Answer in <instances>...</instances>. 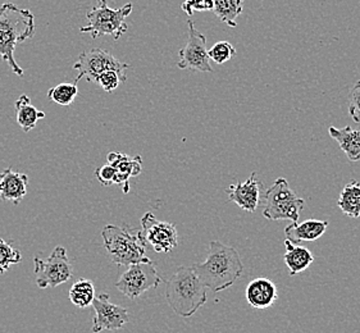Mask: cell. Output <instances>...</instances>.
Returning <instances> with one entry per match:
<instances>
[{
	"instance_id": "6",
	"label": "cell",
	"mask_w": 360,
	"mask_h": 333,
	"mask_svg": "<svg viewBox=\"0 0 360 333\" xmlns=\"http://www.w3.org/2000/svg\"><path fill=\"white\" fill-rule=\"evenodd\" d=\"M132 4L127 3L120 9H113L108 6L107 0H98V6H95L90 12H87V26L79 29L82 34H90L93 39L101 37H112L118 40L127 32L126 17L132 12Z\"/></svg>"
},
{
	"instance_id": "7",
	"label": "cell",
	"mask_w": 360,
	"mask_h": 333,
	"mask_svg": "<svg viewBox=\"0 0 360 333\" xmlns=\"http://www.w3.org/2000/svg\"><path fill=\"white\" fill-rule=\"evenodd\" d=\"M129 68L130 65L118 60L112 53L101 48H94L81 53L77 62L73 65V70L79 71L77 77L75 79V84H77L84 77H86L87 81L95 82L99 74L108 71L118 73L123 80H126V72Z\"/></svg>"
},
{
	"instance_id": "11",
	"label": "cell",
	"mask_w": 360,
	"mask_h": 333,
	"mask_svg": "<svg viewBox=\"0 0 360 333\" xmlns=\"http://www.w3.org/2000/svg\"><path fill=\"white\" fill-rule=\"evenodd\" d=\"M141 232L146 244L155 253H169L179 245V232L174 225L158 221L153 213H146L141 218Z\"/></svg>"
},
{
	"instance_id": "16",
	"label": "cell",
	"mask_w": 360,
	"mask_h": 333,
	"mask_svg": "<svg viewBox=\"0 0 360 333\" xmlns=\"http://www.w3.org/2000/svg\"><path fill=\"white\" fill-rule=\"evenodd\" d=\"M29 177L27 174L13 172L12 168H7L0 174V197L4 202L20 204L27 194Z\"/></svg>"
},
{
	"instance_id": "19",
	"label": "cell",
	"mask_w": 360,
	"mask_h": 333,
	"mask_svg": "<svg viewBox=\"0 0 360 333\" xmlns=\"http://www.w3.org/2000/svg\"><path fill=\"white\" fill-rule=\"evenodd\" d=\"M285 247L286 253L283 255V261L290 269V275H299L313 264L314 256L310 253L309 249L302 245H295L288 240H285Z\"/></svg>"
},
{
	"instance_id": "31",
	"label": "cell",
	"mask_w": 360,
	"mask_h": 333,
	"mask_svg": "<svg viewBox=\"0 0 360 333\" xmlns=\"http://www.w3.org/2000/svg\"><path fill=\"white\" fill-rule=\"evenodd\" d=\"M243 1H244V0H243Z\"/></svg>"
},
{
	"instance_id": "2",
	"label": "cell",
	"mask_w": 360,
	"mask_h": 333,
	"mask_svg": "<svg viewBox=\"0 0 360 333\" xmlns=\"http://www.w3.org/2000/svg\"><path fill=\"white\" fill-rule=\"evenodd\" d=\"M34 35L35 17L29 9L17 7L13 3H4L0 6V57L20 77L25 72L15 62V46Z\"/></svg>"
},
{
	"instance_id": "18",
	"label": "cell",
	"mask_w": 360,
	"mask_h": 333,
	"mask_svg": "<svg viewBox=\"0 0 360 333\" xmlns=\"http://www.w3.org/2000/svg\"><path fill=\"white\" fill-rule=\"evenodd\" d=\"M331 138L339 144L340 149L345 152L350 162L360 160V130H354L346 126L344 129H336L331 126L328 129Z\"/></svg>"
},
{
	"instance_id": "13",
	"label": "cell",
	"mask_w": 360,
	"mask_h": 333,
	"mask_svg": "<svg viewBox=\"0 0 360 333\" xmlns=\"http://www.w3.org/2000/svg\"><path fill=\"white\" fill-rule=\"evenodd\" d=\"M262 190V182L258 180L257 174L252 172L245 182H236L231 185L227 188V194L230 202L238 205L241 209L252 213L259 207L260 197L263 195Z\"/></svg>"
},
{
	"instance_id": "23",
	"label": "cell",
	"mask_w": 360,
	"mask_h": 333,
	"mask_svg": "<svg viewBox=\"0 0 360 333\" xmlns=\"http://www.w3.org/2000/svg\"><path fill=\"white\" fill-rule=\"evenodd\" d=\"M243 0H213L214 15L229 25L230 27H236V18L243 13Z\"/></svg>"
},
{
	"instance_id": "27",
	"label": "cell",
	"mask_w": 360,
	"mask_h": 333,
	"mask_svg": "<svg viewBox=\"0 0 360 333\" xmlns=\"http://www.w3.org/2000/svg\"><path fill=\"white\" fill-rule=\"evenodd\" d=\"M124 81L126 80H123L122 77H121L118 73L113 72V71H108V72L99 74V76L96 77V80H95V84H98L104 91L113 93Z\"/></svg>"
},
{
	"instance_id": "10",
	"label": "cell",
	"mask_w": 360,
	"mask_h": 333,
	"mask_svg": "<svg viewBox=\"0 0 360 333\" xmlns=\"http://www.w3.org/2000/svg\"><path fill=\"white\" fill-rule=\"evenodd\" d=\"M188 43L179 51V68L199 72H213L207 49V37L196 30L191 20H188Z\"/></svg>"
},
{
	"instance_id": "26",
	"label": "cell",
	"mask_w": 360,
	"mask_h": 333,
	"mask_svg": "<svg viewBox=\"0 0 360 333\" xmlns=\"http://www.w3.org/2000/svg\"><path fill=\"white\" fill-rule=\"evenodd\" d=\"M208 56L217 65H224L236 56V49L229 41H219L209 49Z\"/></svg>"
},
{
	"instance_id": "21",
	"label": "cell",
	"mask_w": 360,
	"mask_h": 333,
	"mask_svg": "<svg viewBox=\"0 0 360 333\" xmlns=\"http://www.w3.org/2000/svg\"><path fill=\"white\" fill-rule=\"evenodd\" d=\"M338 207L341 211L352 218H360V182H349L341 190L338 200Z\"/></svg>"
},
{
	"instance_id": "1",
	"label": "cell",
	"mask_w": 360,
	"mask_h": 333,
	"mask_svg": "<svg viewBox=\"0 0 360 333\" xmlns=\"http://www.w3.org/2000/svg\"><path fill=\"white\" fill-rule=\"evenodd\" d=\"M191 268L207 289L219 292L238 281L244 272V264L236 249L219 241H210L205 261L194 264Z\"/></svg>"
},
{
	"instance_id": "9",
	"label": "cell",
	"mask_w": 360,
	"mask_h": 333,
	"mask_svg": "<svg viewBox=\"0 0 360 333\" xmlns=\"http://www.w3.org/2000/svg\"><path fill=\"white\" fill-rule=\"evenodd\" d=\"M34 272L37 287H57L72 278V263L68 259L65 247H57L45 261L37 256L34 258Z\"/></svg>"
},
{
	"instance_id": "5",
	"label": "cell",
	"mask_w": 360,
	"mask_h": 333,
	"mask_svg": "<svg viewBox=\"0 0 360 333\" xmlns=\"http://www.w3.org/2000/svg\"><path fill=\"white\" fill-rule=\"evenodd\" d=\"M305 202L290 188L286 178L280 177L263 192V216L268 221L297 222Z\"/></svg>"
},
{
	"instance_id": "8",
	"label": "cell",
	"mask_w": 360,
	"mask_h": 333,
	"mask_svg": "<svg viewBox=\"0 0 360 333\" xmlns=\"http://www.w3.org/2000/svg\"><path fill=\"white\" fill-rule=\"evenodd\" d=\"M163 278L159 275L154 263L149 258L144 261L129 266V269L123 272L115 287L129 299L141 296L146 291L157 289Z\"/></svg>"
},
{
	"instance_id": "12",
	"label": "cell",
	"mask_w": 360,
	"mask_h": 333,
	"mask_svg": "<svg viewBox=\"0 0 360 333\" xmlns=\"http://www.w3.org/2000/svg\"><path fill=\"white\" fill-rule=\"evenodd\" d=\"M94 308V319H93V333H101V331H118L126 326L130 320L129 311L123 306L110 303L108 294H101L95 296L93 301Z\"/></svg>"
},
{
	"instance_id": "28",
	"label": "cell",
	"mask_w": 360,
	"mask_h": 333,
	"mask_svg": "<svg viewBox=\"0 0 360 333\" xmlns=\"http://www.w3.org/2000/svg\"><path fill=\"white\" fill-rule=\"evenodd\" d=\"M349 115L354 122L360 124V81L354 85L349 94Z\"/></svg>"
},
{
	"instance_id": "14",
	"label": "cell",
	"mask_w": 360,
	"mask_h": 333,
	"mask_svg": "<svg viewBox=\"0 0 360 333\" xmlns=\"http://www.w3.org/2000/svg\"><path fill=\"white\" fill-rule=\"evenodd\" d=\"M108 164L113 166L115 171V185L122 186L123 192L127 194L130 191V178L136 177L141 174L143 159L140 155L131 158L122 152H109L107 155Z\"/></svg>"
},
{
	"instance_id": "17",
	"label": "cell",
	"mask_w": 360,
	"mask_h": 333,
	"mask_svg": "<svg viewBox=\"0 0 360 333\" xmlns=\"http://www.w3.org/2000/svg\"><path fill=\"white\" fill-rule=\"evenodd\" d=\"M328 227V221L319 219H308L303 223L292 222L285 228L286 240L295 245H300L308 241H316L322 237Z\"/></svg>"
},
{
	"instance_id": "4",
	"label": "cell",
	"mask_w": 360,
	"mask_h": 333,
	"mask_svg": "<svg viewBox=\"0 0 360 333\" xmlns=\"http://www.w3.org/2000/svg\"><path fill=\"white\" fill-rule=\"evenodd\" d=\"M104 247L115 266H132L146 258V241L141 230L108 225L101 231Z\"/></svg>"
},
{
	"instance_id": "3",
	"label": "cell",
	"mask_w": 360,
	"mask_h": 333,
	"mask_svg": "<svg viewBox=\"0 0 360 333\" xmlns=\"http://www.w3.org/2000/svg\"><path fill=\"white\" fill-rule=\"evenodd\" d=\"M166 299L173 312L188 318L207 303V287L191 267H180L166 282Z\"/></svg>"
},
{
	"instance_id": "15",
	"label": "cell",
	"mask_w": 360,
	"mask_h": 333,
	"mask_svg": "<svg viewBox=\"0 0 360 333\" xmlns=\"http://www.w3.org/2000/svg\"><path fill=\"white\" fill-rule=\"evenodd\" d=\"M248 304L254 309H266L277 301L278 292L274 282L266 277H259L252 280L245 290Z\"/></svg>"
},
{
	"instance_id": "30",
	"label": "cell",
	"mask_w": 360,
	"mask_h": 333,
	"mask_svg": "<svg viewBox=\"0 0 360 333\" xmlns=\"http://www.w3.org/2000/svg\"><path fill=\"white\" fill-rule=\"evenodd\" d=\"M95 177L98 178V181L101 182L103 186H112L115 185V171L110 164H105L98 168L95 171Z\"/></svg>"
},
{
	"instance_id": "24",
	"label": "cell",
	"mask_w": 360,
	"mask_h": 333,
	"mask_svg": "<svg viewBox=\"0 0 360 333\" xmlns=\"http://www.w3.org/2000/svg\"><path fill=\"white\" fill-rule=\"evenodd\" d=\"M77 95H79L77 84L63 82L57 86L51 87V90L48 91V99L51 102L57 103L59 105L68 107L75 102Z\"/></svg>"
},
{
	"instance_id": "22",
	"label": "cell",
	"mask_w": 360,
	"mask_h": 333,
	"mask_svg": "<svg viewBox=\"0 0 360 333\" xmlns=\"http://www.w3.org/2000/svg\"><path fill=\"white\" fill-rule=\"evenodd\" d=\"M70 300L77 308H87L95 299V286L91 280L79 278L68 291Z\"/></svg>"
},
{
	"instance_id": "20",
	"label": "cell",
	"mask_w": 360,
	"mask_h": 333,
	"mask_svg": "<svg viewBox=\"0 0 360 333\" xmlns=\"http://www.w3.org/2000/svg\"><path fill=\"white\" fill-rule=\"evenodd\" d=\"M15 119L17 124L21 126L22 130L25 132L35 129L37 121L45 118V113L41 110H37L30 100L27 95H21L17 100H15Z\"/></svg>"
},
{
	"instance_id": "29",
	"label": "cell",
	"mask_w": 360,
	"mask_h": 333,
	"mask_svg": "<svg viewBox=\"0 0 360 333\" xmlns=\"http://www.w3.org/2000/svg\"><path fill=\"white\" fill-rule=\"evenodd\" d=\"M181 8L186 15L191 17L195 12L213 11V0H185Z\"/></svg>"
},
{
	"instance_id": "25",
	"label": "cell",
	"mask_w": 360,
	"mask_h": 333,
	"mask_svg": "<svg viewBox=\"0 0 360 333\" xmlns=\"http://www.w3.org/2000/svg\"><path fill=\"white\" fill-rule=\"evenodd\" d=\"M22 255L20 250L12 247L11 242L0 239V275L6 273L13 264L21 263Z\"/></svg>"
}]
</instances>
